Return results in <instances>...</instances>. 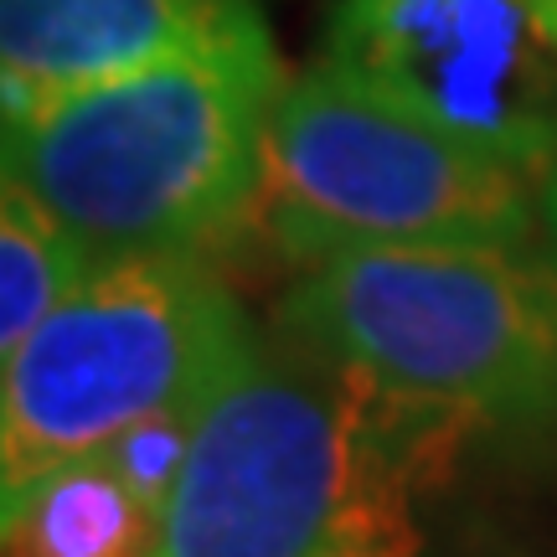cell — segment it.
Returning a JSON list of instances; mask_svg holds the SVG:
<instances>
[{"label":"cell","mask_w":557,"mask_h":557,"mask_svg":"<svg viewBox=\"0 0 557 557\" xmlns=\"http://www.w3.org/2000/svg\"><path fill=\"white\" fill-rule=\"evenodd\" d=\"M459 438L299 341H259L201 408L156 557H418V491Z\"/></svg>","instance_id":"obj_1"},{"label":"cell","mask_w":557,"mask_h":557,"mask_svg":"<svg viewBox=\"0 0 557 557\" xmlns=\"http://www.w3.org/2000/svg\"><path fill=\"white\" fill-rule=\"evenodd\" d=\"M278 88L269 37L171 58L5 114L0 176L21 181L94 263L207 259L253 227Z\"/></svg>","instance_id":"obj_2"},{"label":"cell","mask_w":557,"mask_h":557,"mask_svg":"<svg viewBox=\"0 0 557 557\" xmlns=\"http://www.w3.org/2000/svg\"><path fill=\"white\" fill-rule=\"evenodd\" d=\"M278 336L455 434H557V263L532 248H382L299 269Z\"/></svg>","instance_id":"obj_3"},{"label":"cell","mask_w":557,"mask_h":557,"mask_svg":"<svg viewBox=\"0 0 557 557\" xmlns=\"http://www.w3.org/2000/svg\"><path fill=\"white\" fill-rule=\"evenodd\" d=\"M542 186L331 62L284 78L253 227L295 269L382 248H527Z\"/></svg>","instance_id":"obj_4"},{"label":"cell","mask_w":557,"mask_h":557,"mask_svg":"<svg viewBox=\"0 0 557 557\" xmlns=\"http://www.w3.org/2000/svg\"><path fill=\"white\" fill-rule=\"evenodd\" d=\"M259 341L207 259L99 263L0 357V485L99 455L150 413L212 403Z\"/></svg>","instance_id":"obj_5"},{"label":"cell","mask_w":557,"mask_h":557,"mask_svg":"<svg viewBox=\"0 0 557 557\" xmlns=\"http://www.w3.org/2000/svg\"><path fill=\"white\" fill-rule=\"evenodd\" d=\"M320 62L547 186L557 0H331Z\"/></svg>","instance_id":"obj_6"},{"label":"cell","mask_w":557,"mask_h":557,"mask_svg":"<svg viewBox=\"0 0 557 557\" xmlns=\"http://www.w3.org/2000/svg\"><path fill=\"white\" fill-rule=\"evenodd\" d=\"M263 37L253 0H0V109L26 114L171 58Z\"/></svg>","instance_id":"obj_7"},{"label":"cell","mask_w":557,"mask_h":557,"mask_svg":"<svg viewBox=\"0 0 557 557\" xmlns=\"http://www.w3.org/2000/svg\"><path fill=\"white\" fill-rule=\"evenodd\" d=\"M0 527L5 557H156L160 547V511H150L99 455L5 485Z\"/></svg>","instance_id":"obj_8"},{"label":"cell","mask_w":557,"mask_h":557,"mask_svg":"<svg viewBox=\"0 0 557 557\" xmlns=\"http://www.w3.org/2000/svg\"><path fill=\"white\" fill-rule=\"evenodd\" d=\"M94 269L88 248L21 181L0 176V357L26 346Z\"/></svg>","instance_id":"obj_9"},{"label":"cell","mask_w":557,"mask_h":557,"mask_svg":"<svg viewBox=\"0 0 557 557\" xmlns=\"http://www.w3.org/2000/svg\"><path fill=\"white\" fill-rule=\"evenodd\" d=\"M201 408H207V403H201ZM201 408H165V413L139 418V423H129L120 438H109L99 449L103 465H109L150 511H160V517H165V506H171L181 475H186Z\"/></svg>","instance_id":"obj_10"},{"label":"cell","mask_w":557,"mask_h":557,"mask_svg":"<svg viewBox=\"0 0 557 557\" xmlns=\"http://www.w3.org/2000/svg\"><path fill=\"white\" fill-rule=\"evenodd\" d=\"M542 222H547V233L557 243V165H553V176H547V186H542Z\"/></svg>","instance_id":"obj_11"}]
</instances>
